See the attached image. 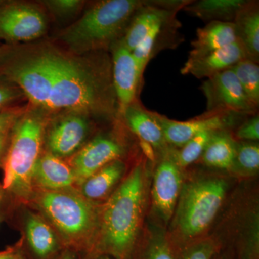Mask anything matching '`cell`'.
Masks as SVG:
<instances>
[{
    "label": "cell",
    "mask_w": 259,
    "mask_h": 259,
    "mask_svg": "<svg viewBox=\"0 0 259 259\" xmlns=\"http://www.w3.org/2000/svg\"><path fill=\"white\" fill-rule=\"evenodd\" d=\"M47 20L36 5L0 2V38L10 42H28L44 35Z\"/></svg>",
    "instance_id": "obj_7"
},
{
    "label": "cell",
    "mask_w": 259,
    "mask_h": 259,
    "mask_svg": "<svg viewBox=\"0 0 259 259\" xmlns=\"http://www.w3.org/2000/svg\"><path fill=\"white\" fill-rule=\"evenodd\" d=\"M247 0H199L190 1L182 10L206 23L234 21L237 13Z\"/></svg>",
    "instance_id": "obj_22"
},
{
    "label": "cell",
    "mask_w": 259,
    "mask_h": 259,
    "mask_svg": "<svg viewBox=\"0 0 259 259\" xmlns=\"http://www.w3.org/2000/svg\"><path fill=\"white\" fill-rule=\"evenodd\" d=\"M248 59L239 41H236L197 59H187L181 69L183 75H192L197 79H208L226 70L231 69L243 59Z\"/></svg>",
    "instance_id": "obj_16"
},
{
    "label": "cell",
    "mask_w": 259,
    "mask_h": 259,
    "mask_svg": "<svg viewBox=\"0 0 259 259\" xmlns=\"http://www.w3.org/2000/svg\"><path fill=\"white\" fill-rule=\"evenodd\" d=\"M237 139L248 142H256L259 139L258 115H250L237 130Z\"/></svg>",
    "instance_id": "obj_30"
},
{
    "label": "cell",
    "mask_w": 259,
    "mask_h": 259,
    "mask_svg": "<svg viewBox=\"0 0 259 259\" xmlns=\"http://www.w3.org/2000/svg\"><path fill=\"white\" fill-rule=\"evenodd\" d=\"M144 171L135 167L105 204L99 218L97 250L100 255L126 259L137 238L145 202Z\"/></svg>",
    "instance_id": "obj_2"
},
{
    "label": "cell",
    "mask_w": 259,
    "mask_h": 259,
    "mask_svg": "<svg viewBox=\"0 0 259 259\" xmlns=\"http://www.w3.org/2000/svg\"><path fill=\"white\" fill-rule=\"evenodd\" d=\"M112 80L119 113L137 101L143 75L140 72L132 52L120 40L112 48Z\"/></svg>",
    "instance_id": "obj_12"
},
{
    "label": "cell",
    "mask_w": 259,
    "mask_h": 259,
    "mask_svg": "<svg viewBox=\"0 0 259 259\" xmlns=\"http://www.w3.org/2000/svg\"><path fill=\"white\" fill-rule=\"evenodd\" d=\"M3 55H4V52H3V49L0 47V60H1L2 58H3Z\"/></svg>",
    "instance_id": "obj_41"
},
{
    "label": "cell",
    "mask_w": 259,
    "mask_h": 259,
    "mask_svg": "<svg viewBox=\"0 0 259 259\" xmlns=\"http://www.w3.org/2000/svg\"><path fill=\"white\" fill-rule=\"evenodd\" d=\"M21 109L7 108L0 111V133L13 128L20 116L24 113Z\"/></svg>",
    "instance_id": "obj_33"
},
{
    "label": "cell",
    "mask_w": 259,
    "mask_h": 259,
    "mask_svg": "<svg viewBox=\"0 0 259 259\" xmlns=\"http://www.w3.org/2000/svg\"><path fill=\"white\" fill-rule=\"evenodd\" d=\"M47 123L45 112L35 108L24 112L12 128L2 187L18 198L28 199L32 193V177L42 155Z\"/></svg>",
    "instance_id": "obj_4"
},
{
    "label": "cell",
    "mask_w": 259,
    "mask_h": 259,
    "mask_svg": "<svg viewBox=\"0 0 259 259\" xmlns=\"http://www.w3.org/2000/svg\"><path fill=\"white\" fill-rule=\"evenodd\" d=\"M200 90L207 100V112H234L243 115L256 114L233 70L228 69L206 79Z\"/></svg>",
    "instance_id": "obj_8"
},
{
    "label": "cell",
    "mask_w": 259,
    "mask_h": 259,
    "mask_svg": "<svg viewBox=\"0 0 259 259\" xmlns=\"http://www.w3.org/2000/svg\"><path fill=\"white\" fill-rule=\"evenodd\" d=\"M12 129L6 132L0 133V164L3 163L7 151L9 146Z\"/></svg>",
    "instance_id": "obj_34"
},
{
    "label": "cell",
    "mask_w": 259,
    "mask_h": 259,
    "mask_svg": "<svg viewBox=\"0 0 259 259\" xmlns=\"http://www.w3.org/2000/svg\"><path fill=\"white\" fill-rule=\"evenodd\" d=\"M59 259H75V255L71 250H66Z\"/></svg>",
    "instance_id": "obj_37"
},
{
    "label": "cell",
    "mask_w": 259,
    "mask_h": 259,
    "mask_svg": "<svg viewBox=\"0 0 259 259\" xmlns=\"http://www.w3.org/2000/svg\"><path fill=\"white\" fill-rule=\"evenodd\" d=\"M146 3V0L98 2L66 29L61 39L76 54L111 49L122 38L135 15Z\"/></svg>",
    "instance_id": "obj_3"
},
{
    "label": "cell",
    "mask_w": 259,
    "mask_h": 259,
    "mask_svg": "<svg viewBox=\"0 0 259 259\" xmlns=\"http://www.w3.org/2000/svg\"><path fill=\"white\" fill-rule=\"evenodd\" d=\"M155 118L160 125L168 144L182 147L190 139L203 131H224L233 125L241 117L249 115H240L234 112L208 113L198 118L187 121L171 120L166 116L153 112Z\"/></svg>",
    "instance_id": "obj_10"
},
{
    "label": "cell",
    "mask_w": 259,
    "mask_h": 259,
    "mask_svg": "<svg viewBox=\"0 0 259 259\" xmlns=\"http://www.w3.org/2000/svg\"><path fill=\"white\" fill-rule=\"evenodd\" d=\"M0 74L44 112L105 117L119 112L112 60L101 51L83 59L48 44L24 48L3 61Z\"/></svg>",
    "instance_id": "obj_1"
},
{
    "label": "cell",
    "mask_w": 259,
    "mask_h": 259,
    "mask_svg": "<svg viewBox=\"0 0 259 259\" xmlns=\"http://www.w3.org/2000/svg\"><path fill=\"white\" fill-rule=\"evenodd\" d=\"M51 13L59 17H69L76 14L83 5L79 0H49L42 1Z\"/></svg>",
    "instance_id": "obj_29"
},
{
    "label": "cell",
    "mask_w": 259,
    "mask_h": 259,
    "mask_svg": "<svg viewBox=\"0 0 259 259\" xmlns=\"http://www.w3.org/2000/svg\"><path fill=\"white\" fill-rule=\"evenodd\" d=\"M237 143L225 131H216L201 156L207 166L229 169L234 165Z\"/></svg>",
    "instance_id": "obj_24"
},
{
    "label": "cell",
    "mask_w": 259,
    "mask_h": 259,
    "mask_svg": "<svg viewBox=\"0 0 259 259\" xmlns=\"http://www.w3.org/2000/svg\"><path fill=\"white\" fill-rule=\"evenodd\" d=\"M177 15L163 20L153 28L144 40L132 51L138 68L141 74L150 61L158 53L166 49H174L182 42L180 29L182 25Z\"/></svg>",
    "instance_id": "obj_15"
},
{
    "label": "cell",
    "mask_w": 259,
    "mask_h": 259,
    "mask_svg": "<svg viewBox=\"0 0 259 259\" xmlns=\"http://www.w3.org/2000/svg\"><path fill=\"white\" fill-rule=\"evenodd\" d=\"M140 146H141V149H142L145 156L151 161H155L156 155H155L154 148H153L152 145L148 144L146 141H140Z\"/></svg>",
    "instance_id": "obj_35"
},
{
    "label": "cell",
    "mask_w": 259,
    "mask_h": 259,
    "mask_svg": "<svg viewBox=\"0 0 259 259\" xmlns=\"http://www.w3.org/2000/svg\"><path fill=\"white\" fill-rule=\"evenodd\" d=\"M125 172V164L120 159L108 163L97 171L81 185V194L88 200H97L106 197Z\"/></svg>",
    "instance_id": "obj_23"
},
{
    "label": "cell",
    "mask_w": 259,
    "mask_h": 259,
    "mask_svg": "<svg viewBox=\"0 0 259 259\" xmlns=\"http://www.w3.org/2000/svg\"><path fill=\"white\" fill-rule=\"evenodd\" d=\"M25 228L29 247L37 258L49 259L60 248L59 236L41 216L29 213Z\"/></svg>",
    "instance_id": "obj_21"
},
{
    "label": "cell",
    "mask_w": 259,
    "mask_h": 259,
    "mask_svg": "<svg viewBox=\"0 0 259 259\" xmlns=\"http://www.w3.org/2000/svg\"><path fill=\"white\" fill-rule=\"evenodd\" d=\"M23 95L21 90L13 83L0 79V111L8 108Z\"/></svg>",
    "instance_id": "obj_31"
},
{
    "label": "cell",
    "mask_w": 259,
    "mask_h": 259,
    "mask_svg": "<svg viewBox=\"0 0 259 259\" xmlns=\"http://www.w3.org/2000/svg\"><path fill=\"white\" fill-rule=\"evenodd\" d=\"M236 75L243 91L250 101L258 107L259 66L257 63L243 59L237 63L231 69Z\"/></svg>",
    "instance_id": "obj_25"
},
{
    "label": "cell",
    "mask_w": 259,
    "mask_h": 259,
    "mask_svg": "<svg viewBox=\"0 0 259 259\" xmlns=\"http://www.w3.org/2000/svg\"><path fill=\"white\" fill-rule=\"evenodd\" d=\"M121 115L126 125L140 141H146L153 148L164 147L166 142L154 114L145 109L138 100L129 105Z\"/></svg>",
    "instance_id": "obj_20"
},
{
    "label": "cell",
    "mask_w": 259,
    "mask_h": 259,
    "mask_svg": "<svg viewBox=\"0 0 259 259\" xmlns=\"http://www.w3.org/2000/svg\"><path fill=\"white\" fill-rule=\"evenodd\" d=\"M15 259H24L23 256L20 254L19 253H16V256H15Z\"/></svg>",
    "instance_id": "obj_40"
},
{
    "label": "cell",
    "mask_w": 259,
    "mask_h": 259,
    "mask_svg": "<svg viewBox=\"0 0 259 259\" xmlns=\"http://www.w3.org/2000/svg\"><path fill=\"white\" fill-rule=\"evenodd\" d=\"M227 188L221 178L193 181L182 187L175 213V225L182 237L195 238L208 228L222 206Z\"/></svg>",
    "instance_id": "obj_6"
},
{
    "label": "cell",
    "mask_w": 259,
    "mask_h": 259,
    "mask_svg": "<svg viewBox=\"0 0 259 259\" xmlns=\"http://www.w3.org/2000/svg\"><path fill=\"white\" fill-rule=\"evenodd\" d=\"M145 259H175L166 237L158 233L151 238L146 249Z\"/></svg>",
    "instance_id": "obj_28"
},
{
    "label": "cell",
    "mask_w": 259,
    "mask_h": 259,
    "mask_svg": "<svg viewBox=\"0 0 259 259\" xmlns=\"http://www.w3.org/2000/svg\"><path fill=\"white\" fill-rule=\"evenodd\" d=\"M95 259H112L110 256L107 255H98Z\"/></svg>",
    "instance_id": "obj_38"
},
{
    "label": "cell",
    "mask_w": 259,
    "mask_h": 259,
    "mask_svg": "<svg viewBox=\"0 0 259 259\" xmlns=\"http://www.w3.org/2000/svg\"><path fill=\"white\" fill-rule=\"evenodd\" d=\"M32 184L44 191L69 190L75 182L74 171L61 158L49 153L41 155L37 162Z\"/></svg>",
    "instance_id": "obj_17"
},
{
    "label": "cell",
    "mask_w": 259,
    "mask_h": 259,
    "mask_svg": "<svg viewBox=\"0 0 259 259\" xmlns=\"http://www.w3.org/2000/svg\"><path fill=\"white\" fill-rule=\"evenodd\" d=\"M189 2L147 1L131 20L121 42L132 52L157 24L171 15H177V12L182 10Z\"/></svg>",
    "instance_id": "obj_13"
},
{
    "label": "cell",
    "mask_w": 259,
    "mask_h": 259,
    "mask_svg": "<svg viewBox=\"0 0 259 259\" xmlns=\"http://www.w3.org/2000/svg\"><path fill=\"white\" fill-rule=\"evenodd\" d=\"M125 148L117 140L98 136L80 148L71 158L70 166L74 171L75 182L81 185L89 177L108 163L120 159Z\"/></svg>",
    "instance_id": "obj_11"
},
{
    "label": "cell",
    "mask_w": 259,
    "mask_h": 259,
    "mask_svg": "<svg viewBox=\"0 0 259 259\" xmlns=\"http://www.w3.org/2000/svg\"><path fill=\"white\" fill-rule=\"evenodd\" d=\"M238 41L233 22L214 21L198 28L197 37L191 44L189 59H197Z\"/></svg>",
    "instance_id": "obj_18"
},
{
    "label": "cell",
    "mask_w": 259,
    "mask_h": 259,
    "mask_svg": "<svg viewBox=\"0 0 259 259\" xmlns=\"http://www.w3.org/2000/svg\"><path fill=\"white\" fill-rule=\"evenodd\" d=\"M16 253L13 251H6L0 253V259H15Z\"/></svg>",
    "instance_id": "obj_36"
},
{
    "label": "cell",
    "mask_w": 259,
    "mask_h": 259,
    "mask_svg": "<svg viewBox=\"0 0 259 259\" xmlns=\"http://www.w3.org/2000/svg\"><path fill=\"white\" fill-rule=\"evenodd\" d=\"M32 202L65 244L79 248L91 244L99 221L93 202L69 190H41Z\"/></svg>",
    "instance_id": "obj_5"
},
{
    "label": "cell",
    "mask_w": 259,
    "mask_h": 259,
    "mask_svg": "<svg viewBox=\"0 0 259 259\" xmlns=\"http://www.w3.org/2000/svg\"><path fill=\"white\" fill-rule=\"evenodd\" d=\"M233 23L237 38L249 60L259 61V5L258 1L247 0L237 13Z\"/></svg>",
    "instance_id": "obj_19"
},
{
    "label": "cell",
    "mask_w": 259,
    "mask_h": 259,
    "mask_svg": "<svg viewBox=\"0 0 259 259\" xmlns=\"http://www.w3.org/2000/svg\"><path fill=\"white\" fill-rule=\"evenodd\" d=\"M242 171L255 173L259 168V146L255 142H243L236 145L234 165Z\"/></svg>",
    "instance_id": "obj_27"
},
{
    "label": "cell",
    "mask_w": 259,
    "mask_h": 259,
    "mask_svg": "<svg viewBox=\"0 0 259 259\" xmlns=\"http://www.w3.org/2000/svg\"><path fill=\"white\" fill-rule=\"evenodd\" d=\"M3 187H2V185H0V202H1L2 197H3Z\"/></svg>",
    "instance_id": "obj_39"
},
{
    "label": "cell",
    "mask_w": 259,
    "mask_h": 259,
    "mask_svg": "<svg viewBox=\"0 0 259 259\" xmlns=\"http://www.w3.org/2000/svg\"><path fill=\"white\" fill-rule=\"evenodd\" d=\"M89 116L66 112L47 125L44 146L47 153L59 158L73 156L82 147L89 131Z\"/></svg>",
    "instance_id": "obj_9"
},
{
    "label": "cell",
    "mask_w": 259,
    "mask_h": 259,
    "mask_svg": "<svg viewBox=\"0 0 259 259\" xmlns=\"http://www.w3.org/2000/svg\"><path fill=\"white\" fill-rule=\"evenodd\" d=\"M215 132L208 131L199 133L182 146L174 159L177 166L180 168H185L197 161Z\"/></svg>",
    "instance_id": "obj_26"
},
{
    "label": "cell",
    "mask_w": 259,
    "mask_h": 259,
    "mask_svg": "<svg viewBox=\"0 0 259 259\" xmlns=\"http://www.w3.org/2000/svg\"><path fill=\"white\" fill-rule=\"evenodd\" d=\"M214 252L215 245L212 241H201L186 250L183 259H211Z\"/></svg>",
    "instance_id": "obj_32"
},
{
    "label": "cell",
    "mask_w": 259,
    "mask_h": 259,
    "mask_svg": "<svg viewBox=\"0 0 259 259\" xmlns=\"http://www.w3.org/2000/svg\"><path fill=\"white\" fill-rule=\"evenodd\" d=\"M182 191L180 167L173 159L163 160L154 174L153 201L158 216L168 223L173 216Z\"/></svg>",
    "instance_id": "obj_14"
}]
</instances>
